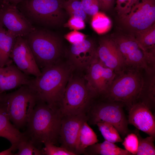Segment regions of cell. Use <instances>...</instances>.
<instances>
[{"label":"cell","instance_id":"1","mask_svg":"<svg viewBox=\"0 0 155 155\" xmlns=\"http://www.w3.org/2000/svg\"><path fill=\"white\" fill-rule=\"evenodd\" d=\"M72 68L59 61L42 69L41 75L31 78L28 85L38 100L59 109Z\"/></svg>","mask_w":155,"mask_h":155},{"label":"cell","instance_id":"2","mask_svg":"<svg viewBox=\"0 0 155 155\" xmlns=\"http://www.w3.org/2000/svg\"><path fill=\"white\" fill-rule=\"evenodd\" d=\"M62 116L59 109L38 100L24 133L38 148L47 142L56 145L59 142Z\"/></svg>","mask_w":155,"mask_h":155},{"label":"cell","instance_id":"3","mask_svg":"<svg viewBox=\"0 0 155 155\" xmlns=\"http://www.w3.org/2000/svg\"><path fill=\"white\" fill-rule=\"evenodd\" d=\"M36 95L28 85L11 93L0 95L1 107L18 129L26 125L36 104Z\"/></svg>","mask_w":155,"mask_h":155},{"label":"cell","instance_id":"4","mask_svg":"<svg viewBox=\"0 0 155 155\" xmlns=\"http://www.w3.org/2000/svg\"><path fill=\"white\" fill-rule=\"evenodd\" d=\"M97 97L84 78L71 75L59 109L63 116L86 115L93 100Z\"/></svg>","mask_w":155,"mask_h":155},{"label":"cell","instance_id":"5","mask_svg":"<svg viewBox=\"0 0 155 155\" xmlns=\"http://www.w3.org/2000/svg\"><path fill=\"white\" fill-rule=\"evenodd\" d=\"M23 37L27 41L40 69L60 61L61 42L54 33L36 26L34 31Z\"/></svg>","mask_w":155,"mask_h":155},{"label":"cell","instance_id":"6","mask_svg":"<svg viewBox=\"0 0 155 155\" xmlns=\"http://www.w3.org/2000/svg\"><path fill=\"white\" fill-rule=\"evenodd\" d=\"M65 0H24L17 7L34 26L55 27L64 20Z\"/></svg>","mask_w":155,"mask_h":155},{"label":"cell","instance_id":"7","mask_svg":"<svg viewBox=\"0 0 155 155\" xmlns=\"http://www.w3.org/2000/svg\"><path fill=\"white\" fill-rule=\"evenodd\" d=\"M143 71L127 69L117 74L105 93L100 97L122 102L127 107L138 98L143 84Z\"/></svg>","mask_w":155,"mask_h":155},{"label":"cell","instance_id":"8","mask_svg":"<svg viewBox=\"0 0 155 155\" xmlns=\"http://www.w3.org/2000/svg\"><path fill=\"white\" fill-rule=\"evenodd\" d=\"M99 98L97 101L95 99L93 100L86 114L87 123L90 125L100 122L110 124L123 137L131 133L123 110L124 103Z\"/></svg>","mask_w":155,"mask_h":155},{"label":"cell","instance_id":"9","mask_svg":"<svg viewBox=\"0 0 155 155\" xmlns=\"http://www.w3.org/2000/svg\"><path fill=\"white\" fill-rule=\"evenodd\" d=\"M111 37L117 45L127 69L144 71L155 67V55L145 51L132 35L118 33Z\"/></svg>","mask_w":155,"mask_h":155},{"label":"cell","instance_id":"10","mask_svg":"<svg viewBox=\"0 0 155 155\" xmlns=\"http://www.w3.org/2000/svg\"><path fill=\"white\" fill-rule=\"evenodd\" d=\"M119 17L129 33L147 28L155 23V0H134L129 10Z\"/></svg>","mask_w":155,"mask_h":155},{"label":"cell","instance_id":"11","mask_svg":"<svg viewBox=\"0 0 155 155\" xmlns=\"http://www.w3.org/2000/svg\"><path fill=\"white\" fill-rule=\"evenodd\" d=\"M0 23L16 37H24L36 29L16 5L5 0H0Z\"/></svg>","mask_w":155,"mask_h":155},{"label":"cell","instance_id":"12","mask_svg":"<svg viewBox=\"0 0 155 155\" xmlns=\"http://www.w3.org/2000/svg\"><path fill=\"white\" fill-rule=\"evenodd\" d=\"M84 79L90 88L98 97L102 96L115 78L117 74L104 66L96 58L86 69Z\"/></svg>","mask_w":155,"mask_h":155},{"label":"cell","instance_id":"13","mask_svg":"<svg viewBox=\"0 0 155 155\" xmlns=\"http://www.w3.org/2000/svg\"><path fill=\"white\" fill-rule=\"evenodd\" d=\"M10 58L17 67L25 74L36 77L41 74L33 53L26 40L23 37L16 38Z\"/></svg>","mask_w":155,"mask_h":155},{"label":"cell","instance_id":"14","mask_svg":"<svg viewBox=\"0 0 155 155\" xmlns=\"http://www.w3.org/2000/svg\"><path fill=\"white\" fill-rule=\"evenodd\" d=\"M97 54L99 61L117 74L127 69L122 54L111 36H105L100 39Z\"/></svg>","mask_w":155,"mask_h":155},{"label":"cell","instance_id":"15","mask_svg":"<svg viewBox=\"0 0 155 155\" xmlns=\"http://www.w3.org/2000/svg\"><path fill=\"white\" fill-rule=\"evenodd\" d=\"M87 121L86 114L62 116L59 132V142L61 147L76 155V146L81 126Z\"/></svg>","mask_w":155,"mask_h":155},{"label":"cell","instance_id":"16","mask_svg":"<svg viewBox=\"0 0 155 155\" xmlns=\"http://www.w3.org/2000/svg\"><path fill=\"white\" fill-rule=\"evenodd\" d=\"M97 49L92 41L86 39L72 44L68 53L69 65L72 68L86 69L97 58Z\"/></svg>","mask_w":155,"mask_h":155},{"label":"cell","instance_id":"17","mask_svg":"<svg viewBox=\"0 0 155 155\" xmlns=\"http://www.w3.org/2000/svg\"><path fill=\"white\" fill-rule=\"evenodd\" d=\"M129 123L149 136L155 137V119L151 111L143 103L136 101L127 107Z\"/></svg>","mask_w":155,"mask_h":155},{"label":"cell","instance_id":"18","mask_svg":"<svg viewBox=\"0 0 155 155\" xmlns=\"http://www.w3.org/2000/svg\"><path fill=\"white\" fill-rule=\"evenodd\" d=\"M31 78L12 62L0 68V93L24 85H28Z\"/></svg>","mask_w":155,"mask_h":155},{"label":"cell","instance_id":"19","mask_svg":"<svg viewBox=\"0 0 155 155\" xmlns=\"http://www.w3.org/2000/svg\"><path fill=\"white\" fill-rule=\"evenodd\" d=\"M144 71L143 85L136 101L143 103L151 111L154 110L155 106V67Z\"/></svg>","mask_w":155,"mask_h":155},{"label":"cell","instance_id":"20","mask_svg":"<svg viewBox=\"0 0 155 155\" xmlns=\"http://www.w3.org/2000/svg\"><path fill=\"white\" fill-rule=\"evenodd\" d=\"M17 37L0 23V68L12 62L10 55Z\"/></svg>","mask_w":155,"mask_h":155},{"label":"cell","instance_id":"21","mask_svg":"<svg viewBox=\"0 0 155 155\" xmlns=\"http://www.w3.org/2000/svg\"><path fill=\"white\" fill-rule=\"evenodd\" d=\"M24 136V133L20 132L19 129L11 123L5 112L0 107V137L8 140L17 150L18 144Z\"/></svg>","mask_w":155,"mask_h":155},{"label":"cell","instance_id":"22","mask_svg":"<svg viewBox=\"0 0 155 155\" xmlns=\"http://www.w3.org/2000/svg\"><path fill=\"white\" fill-rule=\"evenodd\" d=\"M86 155H131L129 152L122 149L114 143L105 140L96 143L86 148L84 153Z\"/></svg>","mask_w":155,"mask_h":155},{"label":"cell","instance_id":"23","mask_svg":"<svg viewBox=\"0 0 155 155\" xmlns=\"http://www.w3.org/2000/svg\"><path fill=\"white\" fill-rule=\"evenodd\" d=\"M129 33L145 51L155 55V23L145 29Z\"/></svg>","mask_w":155,"mask_h":155},{"label":"cell","instance_id":"24","mask_svg":"<svg viewBox=\"0 0 155 155\" xmlns=\"http://www.w3.org/2000/svg\"><path fill=\"white\" fill-rule=\"evenodd\" d=\"M98 141L96 134L90 127L87 121L84 122L81 126L78 137L76 146V154H83L86 148Z\"/></svg>","mask_w":155,"mask_h":155},{"label":"cell","instance_id":"25","mask_svg":"<svg viewBox=\"0 0 155 155\" xmlns=\"http://www.w3.org/2000/svg\"><path fill=\"white\" fill-rule=\"evenodd\" d=\"M111 22L104 13L98 12L92 16L91 25L98 34H102L108 32L111 26Z\"/></svg>","mask_w":155,"mask_h":155},{"label":"cell","instance_id":"26","mask_svg":"<svg viewBox=\"0 0 155 155\" xmlns=\"http://www.w3.org/2000/svg\"><path fill=\"white\" fill-rule=\"evenodd\" d=\"M96 125L105 140L114 144L123 141L117 130L111 124L100 122Z\"/></svg>","mask_w":155,"mask_h":155},{"label":"cell","instance_id":"27","mask_svg":"<svg viewBox=\"0 0 155 155\" xmlns=\"http://www.w3.org/2000/svg\"><path fill=\"white\" fill-rule=\"evenodd\" d=\"M18 152L15 155H43L42 149L37 147L33 142L25 135L17 146Z\"/></svg>","mask_w":155,"mask_h":155},{"label":"cell","instance_id":"28","mask_svg":"<svg viewBox=\"0 0 155 155\" xmlns=\"http://www.w3.org/2000/svg\"><path fill=\"white\" fill-rule=\"evenodd\" d=\"M63 8L71 17L78 18L84 21L86 19L87 15L84 10L80 0H65Z\"/></svg>","mask_w":155,"mask_h":155},{"label":"cell","instance_id":"29","mask_svg":"<svg viewBox=\"0 0 155 155\" xmlns=\"http://www.w3.org/2000/svg\"><path fill=\"white\" fill-rule=\"evenodd\" d=\"M138 139V146L136 155H154L155 147L154 144L155 137L151 136L142 138L137 131L135 132Z\"/></svg>","mask_w":155,"mask_h":155},{"label":"cell","instance_id":"30","mask_svg":"<svg viewBox=\"0 0 155 155\" xmlns=\"http://www.w3.org/2000/svg\"><path fill=\"white\" fill-rule=\"evenodd\" d=\"M125 150L132 155H136L138 146V139L135 132L130 133L125 137L122 142Z\"/></svg>","mask_w":155,"mask_h":155},{"label":"cell","instance_id":"31","mask_svg":"<svg viewBox=\"0 0 155 155\" xmlns=\"http://www.w3.org/2000/svg\"><path fill=\"white\" fill-rule=\"evenodd\" d=\"M42 149L43 155H75L64 148L59 147L50 143H45Z\"/></svg>","mask_w":155,"mask_h":155},{"label":"cell","instance_id":"32","mask_svg":"<svg viewBox=\"0 0 155 155\" xmlns=\"http://www.w3.org/2000/svg\"><path fill=\"white\" fill-rule=\"evenodd\" d=\"M87 15L93 16L99 12L100 4L99 0H80Z\"/></svg>","mask_w":155,"mask_h":155},{"label":"cell","instance_id":"33","mask_svg":"<svg viewBox=\"0 0 155 155\" xmlns=\"http://www.w3.org/2000/svg\"><path fill=\"white\" fill-rule=\"evenodd\" d=\"M64 26L71 30H78L84 28L85 24L84 21L82 19L74 17H71L67 22L65 24Z\"/></svg>","mask_w":155,"mask_h":155},{"label":"cell","instance_id":"34","mask_svg":"<svg viewBox=\"0 0 155 155\" xmlns=\"http://www.w3.org/2000/svg\"><path fill=\"white\" fill-rule=\"evenodd\" d=\"M87 35L76 30H73L64 36L65 38L71 44L81 42L86 39Z\"/></svg>","mask_w":155,"mask_h":155},{"label":"cell","instance_id":"35","mask_svg":"<svg viewBox=\"0 0 155 155\" xmlns=\"http://www.w3.org/2000/svg\"><path fill=\"white\" fill-rule=\"evenodd\" d=\"M134 0H117L115 9L119 17L126 13L129 9Z\"/></svg>","mask_w":155,"mask_h":155},{"label":"cell","instance_id":"36","mask_svg":"<svg viewBox=\"0 0 155 155\" xmlns=\"http://www.w3.org/2000/svg\"><path fill=\"white\" fill-rule=\"evenodd\" d=\"M100 9L106 11L110 10L113 6L115 0H99Z\"/></svg>","mask_w":155,"mask_h":155},{"label":"cell","instance_id":"37","mask_svg":"<svg viewBox=\"0 0 155 155\" xmlns=\"http://www.w3.org/2000/svg\"><path fill=\"white\" fill-rule=\"evenodd\" d=\"M16 150V147L13 145H11L8 149L0 152V155H13L15 154L12 152V151H15Z\"/></svg>","mask_w":155,"mask_h":155},{"label":"cell","instance_id":"38","mask_svg":"<svg viewBox=\"0 0 155 155\" xmlns=\"http://www.w3.org/2000/svg\"><path fill=\"white\" fill-rule=\"evenodd\" d=\"M5 0L9 3L15 5H17L18 4L22 2L24 0Z\"/></svg>","mask_w":155,"mask_h":155},{"label":"cell","instance_id":"39","mask_svg":"<svg viewBox=\"0 0 155 155\" xmlns=\"http://www.w3.org/2000/svg\"><path fill=\"white\" fill-rule=\"evenodd\" d=\"M1 94V93H0V95ZM0 107H1V104H0Z\"/></svg>","mask_w":155,"mask_h":155},{"label":"cell","instance_id":"40","mask_svg":"<svg viewBox=\"0 0 155 155\" xmlns=\"http://www.w3.org/2000/svg\"></svg>","mask_w":155,"mask_h":155}]
</instances>
